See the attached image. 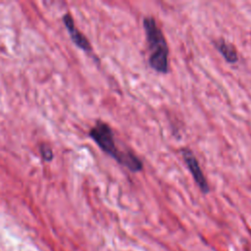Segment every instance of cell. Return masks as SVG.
<instances>
[{"instance_id": "cell-1", "label": "cell", "mask_w": 251, "mask_h": 251, "mask_svg": "<svg viewBox=\"0 0 251 251\" xmlns=\"http://www.w3.org/2000/svg\"><path fill=\"white\" fill-rule=\"evenodd\" d=\"M89 136L103 152L115 159L120 165L133 173L142 171L143 163L133 152L130 150L123 151L118 148L115 142L114 132L108 124L98 121L89 130Z\"/></svg>"}, {"instance_id": "cell-2", "label": "cell", "mask_w": 251, "mask_h": 251, "mask_svg": "<svg viewBox=\"0 0 251 251\" xmlns=\"http://www.w3.org/2000/svg\"><path fill=\"white\" fill-rule=\"evenodd\" d=\"M143 28L150 50L149 65L160 74L169 72V47L163 31L158 26L154 17L148 16L143 19Z\"/></svg>"}, {"instance_id": "cell-3", "label": "cell", "mask_w": 251, "mask_h": 251, "mask_svg": "<svg viewBox=\"0 0 251 251\" xmlns=\"http://www.w3.org/2000/svg\"><path fill=\"white\" fill-rule=\"evenodd\" d=\"M181 155H182L184 163L186 164L187 169L189 170V172H190L195 183L199 187V189L203 193H208L210 191L209 184L206 180V177L203 174L202 169L200 168V165H199L198 160L196 159L194 153L190 149L183 148V149H181Z\"/></svg>"}, {"instance_id": "cell-4", "label": "cell", "mask_w": 251, "mask_h": 251, "mask_svg": "<svg viewBox=\"0 0 251 251\" xmlns=\"http://www.w3.org/2000/svg\"><path fill=\"white\" fill-rule=\"evenodd\" d=\"M63 22L65 24L66 28L68 29V32L73 40V42L80 49L86 52H90L92 50L91 44L87 40V38L75 27L74 19L71 14L67 13L63 16Z\"/></svg>"}, {"instance_id": "cell-5", "label": "cell", "mask_w": 251, "mask_h": 251, "mask_svg": "<svg viewBox=\"0 0 251 251\" xmlns=\"http://www.w3.org/2000/svg\"><path fill=\"white\" fill-rule=\"evenodd\" d=\"M215 48L222 54V56L225 58V60L227 63L233 64L238 61V55L236 52V49L233 45L226 42L225 39L221 38L216 41H214Z\"/></svg>"}, {"instance_id": "cell-6", "label": "cell", "mask_w": 251, "mask_h": 251, "mask_svg": "<svg viewBox=\"0 0 251 251\" xmlns=\"http://www.w3.org/2000/svg\"><path fill=\"white\" fill-rule=\"evenodd\" d=\"M39 152H40L41 157H42L43 160L49 162V161H51L53 159V156H54L53 155V151H52L51 147L48 144L41 143L39 145Z\"/></svg>"}]
</instances>
